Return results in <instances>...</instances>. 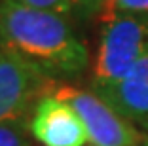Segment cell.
Segmentation results:
<instances>
[{
  "instance_id": "6da1fadb",
  "label": "cell",
  "mask_w": 148,
  "mask_h": 146,
  "mask_svg": "<svg viewBox=\"0 0 148 146\" xmlns=\"http://www.w3.org/2000/svg\"><path fill=\"white\" fill-rule=\"evenodd\" d=\"M0 47L49 80L78 76L89 53L59 13L0 0Z\"/></svg>"
},
{
  "instance_id": "7a4b0ae2",
  "label": "cell",
  "mask_w": 148,
  "mask_h": 146,
  "mask_svg": "<svg viewBox=\"0 0 148 146\" xmlns=\"http://www.w3.org/2000/svg\"><path fill=\"white\" fill-rule=\"evenodd\" d=\"M148 53V15L101 13V30L91 66L93 91L120 82Z\"/></svg>"
},
{
  "instance_id": "3957f363",
  "label": "cell",
  "mask_w": 148,
  "mask_h": 146,
  "mask_svg": "<svg viewBox=\"0 0 148 146\" xmlns=\"http://www.w3.org/2000/svg\"><path fill=\"white\" fill-rule=\"evenodd\" d=\"M48 95L65 101L74 108L82 118L93 146H148V135L120 116L95 91L53 82Z\"/></svg>"
},
{
  "instance_id": "277c9868",
  "label": "cell",
  "mask_w": 148,
  "mask_h": 146,
  "mask_svg": "<svg viewBox=\"0 0 148 146\" xmlns=\"http://www.w3.org/2000/svg\"><path fill=\"white\" fill-rule=\"evenodd\" d=\"M53 82L0 47V123L29 121Z\"/></svg>"
},
{
  "instance_id": "5b68a950",
  "label": "cell",
  "mask_w": 148,
  "mask_h": 146,
  "mask_svg": "<svg viewBox=\"0 0 148 146\" xmlns=\"http://www.w3.org/2000/svg\"><path fill=\"white\" fill-rule=\"evenodd\" d=\"M29 131L44 146H84L89 141L82 118L53 95L38 101L29 118Z\"/></svg>"
},
{
  "instance_id": "8992f818",
  "label": "cell",
  "mask_w": 148,
  "mask_h": 146,
  "mask_svg": "<svg viewBox=\"0 0 148 146\" xmlns=\"http://www.w3.org/2000/svg\"><path fill=\"white\" fill-rule=\"evenodd\" d=\"M114 110L125 120L139 121L140 125L148 123V53L139 63L116 82L114 86L99 91Z\"/></svg>"
},
{
  "instance_id": "52a82bcc",
  "label": "cell",
  "mask_w": 148,
  "mask_h": 146,
  "mask_svg": "<svg viewBox=\"0 0 148 146\" xmlns=\"http://www.w3.org/2000/svg\"><path fill=\"white\" fill-rule=\"evenodd\" d=\"M29 121H6L0 123V146H31Z\"/></svg>"
},
{
  "instance_id": "ba28073f",
  "label": "cell",
  "mask_w": 148,
  "mask_h": 146,
  "mask_svg": "<svg viewBox=\"0 0 148 146\" xmlns=\"http://www.w3.org/2000/svg\"><path fill=\"white\" fill-rule=\"evenodd\" d=\"M101 13H139V15H148V0H105Z\"/></svg>"
},
{
  "instance_id": "9c48e42d",
  "label": "cell",
  "mask_w": 148,
  "mask_h": 146,
  "mask_svg": "<svg viewBox=\"0 0 148 146\" xmlns=\"http://www.w3.org/2000/svg\"><path fill=\"white\" fill-rule=\"evenodd\" d=\"M12 2L21 4V6H29V8H34V10L53 12V13H59V15L72 13L69 6V0H12Z\"/></svg>"
},
{
  "instance_id": "30bf717a",
  "label": "cell",
  "mask_w": 148,
  "mask_h": 146,
  "mask_svg": "<svg viewBox=\"0 0 148 146\" xmlns=\"http://www.w3.org/2000/svg\"><path fill=\"white\" fill-rule=\"evenodd\" d=\"M103 4H105V0H69L70 12L82 15V17H89L93 13L101 12Z\"/></svg>"
},
{
  "instance_id": "8fae6325",
  "label": "cell",
  "mask_w": 148,
  "mask_h": 146,
  "mask_svg": "<svg viewBox=\"0 0 148 146\" xmlns=\"http://www.w3.org/2000/svg\"><path fill=\"white\" fill-rule=\"evenodd\" d=\"M144 127H146V129H148V123H146V125H144Z\"/></svg>"
}]
</instances>
